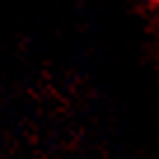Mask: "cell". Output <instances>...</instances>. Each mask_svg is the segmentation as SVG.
I'll use <instances>...</instances> for the list:
<instances>
[{
    "mask_svg": "<svg viewBox=\"0 0 159 159\" xmlns=\"http://www.w3.org/2000/svg\"><path fill=\"white\" fill-rule=\"evenodd\" d=\"M150 2H154V5H159V0H150Z\"/></svg>",
    "mask_w": 159,
    "mask_h": 159,
    "instance_id": "1",
    "label": "cell"
}]
</instances>
